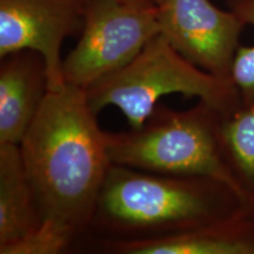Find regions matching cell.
I'll use <instances>...</instances> for the list:
<instances>
[{
    "label": "cell",
    "mask_w": 254,
    "mask_h": 254,
    "mask_svg": "<svg viewBox=\"0 0 254 254\" xmlns=\"http://www.w3.org/2000/svg\"><path fill=\"white\" fill-rule=\"evenodd\" d=\"M173 93L198 98L222 113L241 105L233 82L193 65L160 34L125 67L86 90L95 113L107 106L117 107L125 116L129 128H139L158 106L159 99Z\"/></svg>",
    "instance_id": "277c9868"
},
{
    "label": "cell",
    "mask_w": 254,
    "mask_h": 254,
    "mask_svg": "<svg viewBox=\"0 0 254 254\" xmlns=\"http://www.w3.org/2000/svg\"><path fill=\"white\" fill-rule=\"evenodd\" d=\"M88 0H0V58L33 50L45 59L50 91L65 85L62 47L80 34Z\"/></svg>",
    "instance_id": "52a82bcc"
},
{
    "label": "cell",
    "mask_w": 254,
    "mask_h": 254,
    "mask_svg": "<svg viewBox=\"0 0 254 254\" xmlns=\"http://www.w3.org/2000/svg\"><path fill=\"white\" fill-rule=\"evenodd\" d=\"M123 1L129 2V4H139V5H152V4H154V0H123Z\"/></svg>",
    "instance_id": "5bb4252c"
},
{
    "label": "cell",
    "mask_w": 254,
    "mask_h": 254,
    "mask_svg": "<svg viewBox=\"0 0 254 254\" xmlns=\"http://www.w3.org/2000/svg\"><path fill=\"white\" fill-rule=\"evenodd\" d=\"M159 34L154 4L88 0L77 45L63 59L65 84L87 90L125 67Z\"/></svg>",
    "instance_id": "5b68a950"
},
{
    "label": "cell",
    "mask_w": 254,
    "mask_h": 254,
    "mask_svg": "<svg viewBox=\"0 0 254 254\" xmlns=\"http://www.w3.org/2000/svg\"><path fill=\"white\" fill-rule=\"evenodd\" d=\"M97 114L86 90L65 84L47 93L19 144L43 220L77 234L80 250L113 164Z\"/></svg>",
    "instance_id": "6da1fadb"
},
{
    "label": "cell",
    "mask_w": 254,
    "mask_h": 254,
    "mask_svg": "<svg viewBox=\"0 0 254 254\" xmlns=\"http://www.w3.org/2000/svg\"><path fill=\"white\" fill-rule=\"evenodd\" d=\"M254 212L227 185L112 164L81 250L167 237Z\"/></svg>",
    "instance_id": "7a4b0ae2"
},
{
    "label": "cell",
    "mask_w": 254,
    "mask_h": 254,
    "mask_svg": "<svg viewBox=\"0 0 254 254\" xmlns=\"http://www.w3.org/2000/svg\"><path fill=\"white\" fill-rule=\"evenodd\" d=\"M222 114L201 100L182 111L158 104L139 128L107 132L111 160L147 172L218 180L251 205L222 155Z\"/></svg>",
    "instance_id": "3957f363"
},
{
    "label": "cell",
    "mask_w": 254,
    "mask_h": 254,
    "mask_svg": "<svg viewBox=\"0 0 254 254\" xmlns=\"http://www.w3.org/2000/svg\"><path fill=\"white\" fill-rule=\"evenodd\" d=\"M43 222L20 146L0 144V247L7 246Z\"/></svg>",
    "instance_id": "30bf717a"
},
{
    "label": "cell",
    "mask_w": 254,
    "mask_h": 254,
    "mask_svg": "<svg viewBox=\"0 0 254 254\" xmlns=\"http://www.w3.org/2000/svg\"><path fill=\"white\" fill-rule=\"evenodd\" d=\"M81 239L68 228L43 220L40 226L7 246L0 254H64L80 250Z\"/></svg>",
    "instance_id": "7c38bea8"
},
{
    "label": "cell",
    "mask_w": 254,
    "mask_h": 254,
    "mask_svg": "<svg viewBox=\"0 0 254 254\" xmlns=\"http://www.w3.org/2000/svg\"><path fill=\"white\" fill-rule=\"evenodd\" d=\"M106 254H254V212L154 239L104 244Z\"/></svg>",
    "instance_id": "9c48e42d"
},
{
    "label": "cell",
    "mask_w": 254,
    "mask_h": 254,
    "mask_svg": "<svg viewBox=\"0 0 254 254\" xmlns=\"http://www.w3.org/2000/svg\"><path fill=\"white\" fill-rule=\"evenodd\" d=\"M228 6L244 23L254 27V0H228ZM231 80L240 95L241 104L254 103V44L238 47Z\"/></svg>",
    "instance_id": "4fadbf2b"
},
{
    "label": "cell",
    "mask_w": 254,
    "mask_h": 254,
    "mask_svg": "<svg viewBox=\"0 0 254 254\" xmlns=\"http://www.w3.org/2000/svg\"><path fill=\"white\" fill-rule=\"evenodd\" d=\"M0 60V144L19 145L50 92L47 66L33 50Z\"/></svg>",
    "instance_id": "ba28073f"
},
{
    "label": "cell",
    "mask_w": 254,
    "mask_h": 254,
    "mask_svg": "<svg viewBox=\"0 0 254 254\" xmlns=\"http://www.w3.org/2000/svg\"><path fill=\"white\" fill-rule=\"evenodd\" d=\"M220 142L232 176L254 207V103L222 114Z\"/></svg>",
    "instance_id": "8fae6325"
},
{
    "label": "cell",
    "mask_w": 254,
    "mask_h": 254,
    "mask_svg": "<svg viewBox=\"0 0 254 254\" xmlns=\"http://www.w3.org/2000/svg\"><path fill=\"white\" fill-rule=\"evenodd\" d=\"M160 36L184 58L215 77L231 69L246 24L209 0H154ZM232 81V80H231Z\"/></svg>",
    "instance_id": "8992f818"
}]
</instances>
